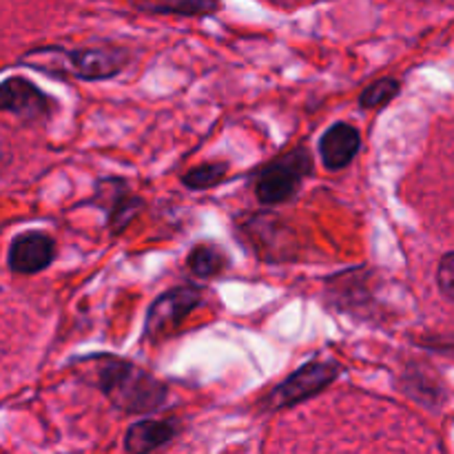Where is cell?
Listing matches in <instances>:
<instances>
[{
    "label": "cell",
    "instance_id": "14",
    "mask_svg": "<svg viewBox=\"0 0 454 454\" xmlns=\"http://www.w3.org/2000/svg\"><path fill=\"white\" fill-rule=\"evenodd\" d=\"M399 91H402V84H399L397 80L381 78L364 89L362 96H359V105H362L364 109H380V106L388 105L390 100H395Z\"/></svg>",
    "mask_w": 454,
    "mask_h": 454
},
{
    "label": "cell",
    "instance_id": "10",
    "mask_svg": "<svg viewBox=\"0 0 454 454\" xmlns=\"http://www.w3.org/2000/svg\"><path fill=\"white\" fill-rule=\"evenodd\" d=\"M140 12L176 13V16L202 18L213 16L220 9V0H133Z\"/></svg>",
    "mask_w": 454,
    "mask_h": 454
},
{
    "label": "cell",
    "instance_id": "6",
    "mask_svg": "<svg viewBox=\"0 0 454 454\" xmlns=\"http://www.w3.org/2000/svg\"><path fill=\"white\" fill-rule=\"evenodd\" d=\"M56 260V242L47 233L27 231L13 238L9 247V269L16 275H35L49 269Z\"/></svg>",
    "mask_w": 454,
    "mask_h": 454
},
{
    "label": "cell",
    "instance_id": "1",
    "mask_svg": "<svg viewBox=\"0 0 454 454\" xmlns=\"http://www.w3.org/2000/svg\"><path fill=\"white\" fill-rule=\"evenodd\" d=\"M96 386L118 411L146 415L164 406L168 388L145 368L118 357H96Z\"/></svg>",
    "mask_w": 454,
    "mask_h": 454
},
{
    "label": "cell",
    "instance_id": "8",
    "mask_svg": "<svg viewBox=\"0 0 454 454\" xmlns=\"http://www.w3.org/2000/svg\"><path fill=\"white\" fill-rule=\"evenodd\" d=\"M362 149V136L348 122H337L319 140V158L328 171H341Z\"/></svg>",
    "mask_w": 454,
    "mask_h": 454
},
{
    "label": "cell",
    "instance_id": "5",
    "mask_svg": "<svg viewBox=\"0 0 454 454\" xmlns=\"http://www.w3.org/2000/svg\"><path fill=\"white\" fill-rule=\"evenodd\" d=\"M65 69L80 80H106L118 75L127 65V53L118 47H84L60 51Z\"/></svg>",
    "mask_w": 454,
    "mask_h": 454
},
{
    "label": "cell",
    "instance_id": "12",
    "mask_svg": "<svg viewBox=\"0 0 454 454\" xmlns=\"http://www.w3.org/2000/svg\"><path fill=\"white\" fill-rule=\"evenodd\" d=\"M186 264H189L191 273L198 275V278H215V275H220L226 269V257L213 244H198L189 253Z\"/></svg>",
    "mask_w": 454,
    "mask_h": 454
},
{
    "label": "cell",
    "instance_id": "11",
    "mask_svg": "<svg viewBox=\"0 0 454 454\" xmlns=\"http://www.w3.org/2000/svg\"><path fill=\"white\" fill-rule=\"evenodd\" d=\"M102 204H106V211H109V224L114 233H120L122 229H127L129 222L140 213L142 200L131 195L129 191H124V182H120L118 189L114 191V198H109Z\"/></svg>",
    "mask_w": 454,
    "mask_h": 454
},
{
    "label": "cell",
    "instance_id": "9",
    "mask_svg": "<svg viewBox=\"0 0 454 454\" xmlns=\"http://www.w3.org/2000/svg\"><path fill=\"white\" fill-rule=\"evenodd\" d=\"M177 434H180V426H177L176 419L136 421V424L127 430V437H124V450L133 454H146V452L160 450V448L176 442Z\"/></svg>",
    "mask_w": 454,
    "mask_h": 454
},
{
    "label": "cell",
    "instance_id": "2",
    "mask_svg": "<svg viewBox=\"0 0 454 454\" xmlns=\"http://www.w3.org/2000/svg\"><path fill=\"white\" fill-rule=\"evenodd\" d=\"M310 158L304 149L291 151L284 158L264 167L255 182V198L266 207L288 202L300 191L304 176L310 173Z\"/></svg>",
    "mask_w": 454,
    "mask_h": 454
},
{
    "label": "cell",
    "instance_id": "13",
    "mask_svg": "<svg viewBox=\"0 0 454 454\" xmlns=\"http://www.w3.org/2000/svg\"><path fill=\"white\" fill-rule=\"evenodd\" d=\"M226 173H229V167L222 162L200 164V167H193L191 171H186L182 176V184L193 191H207L217 186L220 182H224Z\"/></svg>",
    "mask_w": 454,
    "mask_h": 454
},
{
    "label": "cell",
    "instance_id": "15",
    "mask_svg": "<svg viewBox=\"0 0 454 454\" xmlns=\"http://www.w3.org/2000/svg\"><path fill=\"white\" fill-rule=\"evenodd\" d=\"M437 286L448 300L454 301V253L442 257L437 266Z\"/></svg>",
    "mask_w": 454,
    "mask_h": 454
},
{
    "label": "cell",
    "instance_id": "3",
    "mask_svg": "<svg viewBox=\"0 0 454 454\" xmlns=\"http://www.w3.org/2000/svg\"><path fill=\"white\" fill-rule=\"evenodd\" d=\"M337 375H340V366L333 362L306 364L266 395L264 406L269 411H282V408L309 402L315 395L324 393L337 380Z\"/></svg>",
    "mask_w": 454,
    "mask_h": 454
},
{
    "label": "cell",
    "instance_id": "7",
    "mask_svg": "<svg viewBox=\"0 0 454 454\" xmlns=\"http://www.w3.org/2000/svg\"><path fill=\"white\" fill-rule=\"evenodd\" d=\"M51 102L25 78H9L0 82V111H9L25 120H35L49 115Z\"/></svg>",
    "mask_w": 454,
    "mask_h": 454
},
{
    "label": "cell",
    "instance_id": "4",
    "mask_svg": "<svg viewBox=\"0 0 454 454\" xmlns=\"http://www.w3.org/2000/svg\"><path fill=\"white\" fill-rule=\"evenodd\" d=\"M200 304H202V291L195 286H177L162 293L146 313V337L151 341H160L173 335Z\"/></svg>",
    "mask_w": 454,
    "mask_h": 454
}]
</instances>
